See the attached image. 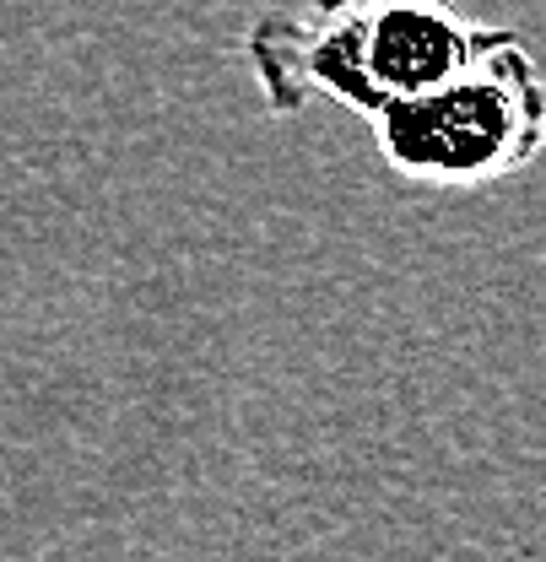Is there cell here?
<instances>
[{
  "instance_id": "1",
  "label": "cell",
  "mask_w": 546,
  "mask_h": 562,
  "mask_svg": "<svg viewBox=\"0 0 546 562\" xmlns=\"http://www.w3.org/2000/svg\"><path fill=\"white\" fill-rule=\"evenodd\" d=\"M481 33L449 0H309L266 11L244 33V60L271 114L342 103L374 120L385 103L444 81Z\"/></svg>"
},
{
  "instance_id": "2",
  "label": "cell",
  "mask_w": 546,
  "mask_h": 562,
  "mask_svg": "<svg viewBox=\"0 0 546 562\" xmlns=\"http://www.w3.org/2000/svg\"><path fill=\"white\" fill-rule=\"evenodd\" d=\"M390 173L422 190H487L536 162L546 136L542 70L525 38L487 27L444 81L385 103L374 120Z\"/></svg>"
}]
</instances>
